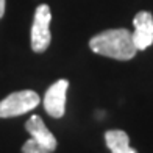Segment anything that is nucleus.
I'll return each instance as SVG.
<instances>
[{
	"mask_svg": "<svg viewBox=\"0 0 153 153\" xmlns=\"http://www.w3.org/2000/svg\"><path fill=\"white\" fill-rule=\"evenodd\" d=\"M91 50L97 55L119 61H128L134 58L137 48L133 42V33L125 28L105 30L89 41Z\"/></svg>",
	"mask_w": 153,
	"mask_h": 153,
	"instance_id": "1",
	"label": "nucleus"
},
{
	"mask_svg": "<svg viewBox=\"0 0 153 153\" xmlns=\"http://www.w3.org/2000/svg\"><path fill=\"white\" fill-rule=\"evenodd\" d=\"M25 130L30 139L22 145V153H53L56 150V137L39 116H31L25 122Z\"/></svg>",
	"mask_w": 153,
	"mask_h": 153,
	"instance_id": "2",
	"label": "nucleus"
},
{
	"mask_svg": "<svg viewBox=\"0 0 153 153\" xmlns=\"http://www.w3.org/2000/svg\"><path fill=\"white\" fill-rule=\"evenodd\" d=\"M39 102H41V97L34 91H30V89L11 92L8 97H5L0 102V119L22 116L34 109L39 105Z\"/></svg>",
	"mask_w": 153,
	"mask_h": 153,
	"instance_id": "3",
	"label": "nucleus"
},
{
	"mask_svg": "<svg viewBox=\"0 0 153 153\" xmlns=\"http://www.w3.org/2000/svg\"><path fill=\"white\" fill-rule=\"evenodd\" d=\"M50 20H52V13L48 5L42 3L39 5L34 11V19L31 25V48L36 53L45 52L52 41L50 34Z\"/></svg>",
	"mask_w": 153,
	"mask_h": 153,
	"instance_id": "4",
	"label": "nucleus"
},
{
	"mask_svg": "<svg viewBox=\"0 0 153 153\" xmlns=\"http://www.w3.org/2000/svg\"><path fill=\"white\" fill-rule=\"evenodd\" d=\"M69 89L67 80H58L47 89L44 95V109L48 116L59 119L66 113V95Z\"/></svg>",
	"mask_w": 153,
	"mask_h": 153,
	"instance_id": "5",
	"label": "nucleus"
},
{
	"mask_svg": "<svg viewBox=\"0 0 153 153\" xmlns=\"http://www.w3.org/2000/svg\"><path fill=\"white\" fill-rule=\"evenodd\" d=\"M133 42L137 50H145L153 44V16L149 11H139L133 19Z\"/></svg>",
	"mask_w": 153,
	"mask_h": 153,
	"instance_id": "6",
	"label": "nucleus"
},
{
	"mask_svg": "<svg viewBox=\"0 0 153 153\" xmlns=\"http://www.w3.org/2000/svg\"><path fill=\"white\" fill-rule=\"evenodd\" d=\"M105 142L111 153H137L130 147V137L122 130H109L105 133Z\"/></svg>",
	"mask_w": 153,
	"mask_h": 153,
	"instance_id": "7",
	"label": "nucleus"
},
{
	"mask_svg": "<svg viewBox=\"0 0 153 153\" xmlns=\"http://www.w3.org/2000/svg\"><path fill=\"white\" fill-rule=\"evenodd\" d=\"M5 6H6V0H0V19L5 14Z\"/></svg>",
	"mask_w": 153,
	"mask_h": 153,
	"instance_id": "8",
	"label": "nucleus"
}]
</instances>
